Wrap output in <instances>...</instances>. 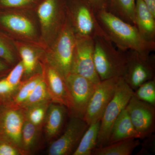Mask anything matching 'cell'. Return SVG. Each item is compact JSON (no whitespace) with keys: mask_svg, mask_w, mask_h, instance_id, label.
Listing matches in <instances>:
<instances>
[{"mask_svg":"<svg viewBox=\"0 0 155 155\" xmlns=\"http://www.w3.org/2000/svg\"><path fill=\"white\" fill-rule=\"evenodd\" d=\"M99 24L109 40L118 49L134 50L150 54L155 49V42L146 41L134 25L123 21L106 10L96 13Z\"/></svg>","mask_w":155,"mask_h":155,"instance_id":"obj_1","label":"cell"},{"mask_svg":"<svg viewBox=\"0 0 155 155\" xmlns=\"http://www.w3.org/2000/svg\"><path fill=\"white\" fill-rule=\"evenodd\" d=\"M126 51L116 49L113 43L104 38H95L94 61L101 81L122 77L127 61Z\"/></svg>","mask_w":155,"mask_h":155,"instance_id":"obj_2","label":"cell"},{"mask_svg":"<svg viewBox=\"0 0 155 155\" xmlns=\"http://www.w3.org/2000/svg\"><path fill=\"white\" fill-rule=\"evenodd\" d=\"M70 1L69 12L71 23H69L75 35L93 38L102 37L110 40L99 24L89 0Z\"/></svg>","mask_w":155,"mask_h":155,"instance_id":"obj_3","label":"cell"},{"mask_svg":"<svg viewBox=\"0 0 155 155\" xmlns=\"http://www.w3.org/2000/svg\"><path fill=\"white\" fill-rule=\"evenodd\" d=\"M134 91L122 77L119 80L116 91L106 107L101 120L96 147L108 144L111 129L119 114L124 110L133 96Z\"/></svg>","mask_w":155,"mask_h":155,"instance_id":"obj_4","label":"cell"},{"mask_svg":"<svg viewBox=\"0 0 155 155\" xmlns=\"http://www.w3.org/2000/svg\"><path fill=\"white\" fill-rule=\"evenodd\" d=\"M126 65L122 78L133 91L155 78V57L150 53L126 51Z\"/></svg>","mask_w":155,"mask_h":155,"instance_id":"obj_5","label":"cell"},{"mask_svg":"<svg viewBox=\"0 0 155 155\" xmlns=\"http://www.w3.org/2000/svg\"><path fill=\"white\" fill-rule=\"evenodd\" d=\"M94 53V38L75 35L71 72L86 78L97 85L101 80L95 67Z\"/></svg>","mask_w":155,"mask_h":155,"instance_id":"obj_6","label":"cell"},{"mask_svg":"<svg viewBox=\"0 0 155 155\" xmlns=\"http://www.w3.org/2000/svg\"><path fill=\"white\" fill-rule=\"evenodd\" d=\"M75 44V32L67 19L58 34L51 58V65L65 78L71 72Z\"/></svg>","mask_w":155,"mask_h":155,"instance_id":"obj_7","label":"cell"},{"mask_svg":"<svg viewBox=\"0 0 155 155\" xmlns=\"http://www.w3.org/2000/svg\"><path fill=\"white\" fill-rule=\"evenodd\" d=\"M121 77L101 81L97 85L87 107L83 119L88 125L100 121L114 96Z\"/></svg>","mask_w":155,"mask_h":155,"instance_id":"obj_8","label":"cell"},{"mask_svg":"<svg viewBox=\"0 0 155 155\" xmlns=\"http://www.w3.org/2000/svg\"><path fill=\"white\" fill-rule=\"evenodd\" d=\"M72 104V116L83 119L97 85L86 78L70 72L65 78Z\"/></svg>","mask_w":155,"mask_h":155,"instance_id":"obj_9","label":"cell"},{"mask_svg":"<svg viewBox=\"0 0 155 155\" xmlns=\"http://www.w3.org/2000/svg\"><path fill=\"white\" fill-rule=\"evenodd\" d=\"M88 126L83 119L72 116L63 134L52 142L48 154L72 155Z\"/></svg>","mask_w":155,"mask_h":155,"instance_id":"obj_10","label":"cell"},{"mask_svg":"<svg viewBox=\"0 0 155 155\" xmlns=\"http://www.w3.org/2000/svg\"><path fill=\"white\" fill-rule=\"evenodd\" d=\"M25 120L24 109L15 107L8 103L0 104V137L13 143L21 150V134Z\"/></svg>","mask_w":155,"mask_h":155,"instance_id":"obj_11","label":"cell"},{"mask_svg":"<svg viewBox=\"0 0 155 155\" xmlns=\"http://www.w3.org/2000/svg\"><path fill=\"white\" fill-rule=\"evenodd\" d=\"M140 139L147 138L155 130V106L132 96L125 107Z\"/></svg>","mask_w":155,"mask_h":155,"instance_id":"obj_12","label":"cell"},{"mask_svg":"<svg viewBox=\"0 0 155 155\" xmlns=\"http://www.w3.org/2000/svg\"><path fill=\"white\" fill-rule=\"evenodd\" d=\"M43 74L51 101L65 106L71 113L72 104L65 78L51 65Z\"/></svg>","mask_w":155,"mask_h":155,"instance_id":"obj_13","label":"cell"},{"mask_svg":"<svg viewBox=\"0 0 155 155\" xmlns=\"http://www.w3.org/2000/svg\"><path fill=\"white\" fill-rule=\"evenodd\" d=\"M68 111V109L63 105L51 103L43 126L47 141L52 142L58 137L65 124Z\"/></svg>","mask_w":155,"mask_h":155,"instance_id":"obj_14","label":"cell"},{"mask_svg":"<svg viewBox=\"0 0 155 155\" xmlns=\"http://www.w3.org/2000/svg\"><path fill=\"white\" fill-rule=\"evenodd\" d=\"M134 25L146 41L155 42V16L142 0H136Z\"/></svg>","mask_w":155,"mask_h":155,"instance_id":"obj_15","label":"cell"},{"mask_svg":"<svg viewBox=\"0 0 155 155\" xmlns=\"http://www.w3.org/2000/svg\"><path fill=\"white\" fill-rule=\"evenodd\" d=\"M130 138L140 139V137L134 127L125 108L114 122L107 145Z\"/></svg>","mask_w":155,"mask_h":155,"instance_id":"obj_16","label":"cell"},{"mask_svg":"<svg viewBox=\"0 0 155 155\" xmlns=\"http://www.w3.org/2000/svg\"><path fill=\"white\" fill-rule=\"evenodd\" d=\"M140 143L139 139H126L105 146L95 147L91 155H130Z\"/></svg>","mask_w":155,"mask_h":155,"instance_id":"obj_17","label":"cell"},{"mask_svg":"<svg viewBox=\"0 0 155 155\" xmlns=\"http://www.w3.org/2000/svg\"><path fill=\"white\" fill-rule=\"evenodd\" d=\"M136 0H106V11L125 22L134 25Z\"/></svg>","mask_w":155,"mask_h":155,"instance_id":"obj_18","label":"cell"},{"mask_svg":"<svg viewBox=\"0 0 155 155\" xmlns=\"http://www.w3.org/2000/svg\"><path fill=\"white\" fill-rule=\"evenodd\" d=\"M0 22L7 28L19 34L30 36L34 34L32 23L29 19L20 15L5 14L0 17Z\"/></svg>","mask_w":155,"mask_h":155,"instance_id":"obj_19","label":"cell"},{"mask_svg":"<svg viewBox=\"0 0 155 155\" xmlns=\"http://www.w3.org/2000/svg\"><path fill=\"white\" fill-rule=\"evenodd\" d=\"M41 127H37L25 119L21 134V150L23 155L29 154L38 143Z\"/></svg>","mask_w":155,"mask_h":155,"instance_id":"obj_20","label":"cell"},{"mask_svg":"<svg viewBox=\"0 0 155 155\" xmlns=\"http://www.w3.org/2000/svg\"><path fill=\"white\" fill-rule=\"evenodd\" d=\"M101 125V120L89 125L73 155H91L97 147V140Z\"/></svg>","mask_w":155,"mask_h":155,"instance_id":"obj_21","label":"cell"},{"mask_svg":"<svg viewBox=\"0 0 155 155\" xmlns=\"http://www.w3.org/2000/svg\"><path fill=\"white\" fill-rule=\"evenodd\" d=\"M43 78V74H36L28 80L21 82L12 99L8 103L15 107L21 108L35 87Z\"/></svg>","mask_w":155,"mask_h":155,"instance_id":"obj_22","label":"cell"},{"mask_svg":"<svg viewBox=\"0 0 155 155\" xmlns=\"http://www.w3.org/2000/svg\"><path fill=\"white\" fill-rule=\"evenodd\" d=\"M58 0H45L39 7L38 15L43 28L51 27L58 19Z\"/></svg>","mask_w":155,"mask_h":155,"instance_id":"obj_23","label":"cell"},{"mask_svg":"<svg viewBox=\"0 0 155 155\" xmlns=\"http://www.w3.org/2000/svg\"><path fill=\"white\" fill-rule=\"evenodd\" d=\"M51 101H48L24 109L25 119L37 127L42 128L47 112Z\"/></svg>","mask_w":155,"mask_h":155,"instance_id":"obj_24","label":"cell"},{"mask_svg":"<svg viewBox=\"0 0 155 155\" xmlns=\"http://www.w3.org/2000/svg\"><path fill=\"white\" fill-rule=\"evenodd\" d=\"M48 101H51V100L48 91L46 84L43 78L35 87L31 94L28 97V99L23 104L21 108L25 109L34 105Z\"/></svg>","mask_w":155,"mask_h":155,"instance_id":"obj_25","label":"cell"},{"mask_svg":"<svg viewBox=\"0 0 155 155\" xmlns=\"http://www.w3.org/2000/svg\"><path fill=\"white\" fill-rule=\"evenodd\" d=\"M137 99L155 106V78L148 81L134 91Z\"/></svg>","mask_w":155,"mask_h":155,"instance_id":"obj_26","label":"cell"},{"mask_svg":"<svg viewBox=\"0 0 155 155\" xmlns=\"http://www.w3.org/2000/svg\"><path fill=\"white\" fill-rule=\"evenodd\" d=\"M19 54L24 68V72L29 75L33 72L36 67L37 59L35 53L30 48L22 46L19 49Z\"/></svg>","mask_w":155,"mask_h":155,"instance_id":"obj_27","label":"cell"},{"mask_svg":"<svg viewBox=\"0 0 155 155\" xmlns=\"http://www.w3.org/2000/svg\"><path fill=\"white\" fill-rule=\"evenodd\" d=\"M24 72V68L22 62H20L13 68L6 77L9 83L16 88L21 83V78Z\"/></svg>","mask_w":155,"mask_h":155,"instance_id":"obj_28","label":"cell"},{"mask_svg":"<svg viewBox=\"0 0 155 155\" xmlns=\"http://www.w3.org/2000/svg\"><path fill=\"white\" fill-rule=\"evenodd\" d=\"M22 155V152L13 143L0 137V155Z\"/></svg>","mask_w":155,"mask_h":155,"instance_id":"obj_29","label":"cell"},{"mask_svg":"<svg viewBox=\"0 0 155 155\" xmlns=\"http://www.w3.org/2000/svg\"><path fill=\"white\" fill-rule=\"evenodd\" d=\"M0 58L5 60L9 63L14 62V58L13 53L7 45L0 39Z\"/></svg>","mask_w":155,"mask_h":155,"instance_id":"obj_30","label":"cell"},{"mask_svg":"<svg viewBox=\"0 0 155 155\" xmlns=\"http://www.w3.org/2000/svg\"><path fill=\"white\" fill-rule=\"evenodd\" d=\"M32 0H0L1 5L6 7H17L26 5Z\"/></svg>","mask_w":155,"mask_h":155,"instance_id":"obj_31","label":"cell"},{"mask_svg":"<svg viewBox=\"0 0 155 155\" xmlns=\"http://www.w3.org/2000/svg\"><path fill=\"white\" fill-rule=\"evenodd\" d=\"M92 5L95 14L102 10H106V0H89Z\"/></svg>","mask_w":155,"mask_h":155,"instance_id":"obj_32","label":"cell"},{"mask_svg":"<svg viewBox=\"0 0 155 155\" xmlns=\"http://www.w3.org/2000/svg\"><path fill=\"white\" fill-rule=\"evenodd\" d=\"M150 11L155 16V0H142Z\"/></svg>","mask_w":155,"mask_h":155,"instance_id":"obj_33","label":"cell"},{"mask_svg":"<svg viewBox=\"0 0 155 155\" xmlns=\"http://www.w3.org/2000/svg\"><path fill=\"white\" fill-rule=\"evenodd\" d=\"M7 67V66L5 64L3 63L2 61H0V72L5 70V69H6Z\"/></svg>","mask_w":155,"mask_h":155,"instance_id":"obj_34","label":"cell"}]
</instances>
